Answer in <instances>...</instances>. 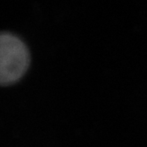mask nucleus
<instances>
[{"mask_svg": "<svg viewBox=\"0 0 147 147\" xmlns=\"http://www.w3.org/2000/svg\"><path fill=\"white\" fill-rule=\"evenodd\" d=\"M29 65V53L19 37L3 33L0 36V82L10 85L23 76Z\"/></svg>", "mask_w": 147, "mask_h": 147, "instance_id": "1", "label": "nucleus"}]
</instances>
